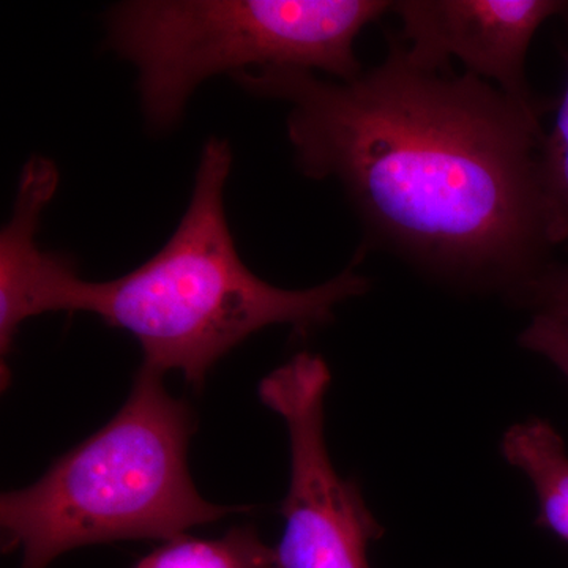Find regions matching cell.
Instances as JSON below:
<instances>
[{
	"label": "cell",
	"instance_id": "8992f818",
	"mask_svg": "<svg viewBox=\"0 0 568 568\" xmlns=\"http://www.w3.org/2000/svg\"><path fill=\"white\" fill-rule=\"evenodd\" d=\"M566 0H396L402 21L395 39L417 62L452 69L496 85L519 103L544 104L529 88L526 61L534 37Z\"/></svg>",
	"mask_w": 568,
	"mask_h": 568
},
{
	"label": "cell",
	"instance_id": "7c38bea8",
	"mask_svg": "<svg viewBox=\"0 0 568 568\" xmlns=\"http://www.w3.org/2000/svg\"><path fill=\"white\" fill-rule=\"evenodd\" d=\"M519 343L530 353L551 362L568 381V332L555 321L534 315L528 327L519 335Z\"/></svg>",
	"mask_w": 568,
	"mask_h": 568
},
{
	"label": "cell",
	"instance_id": "8fae6325",
	"mask_svg": "<svg viewBox=\"0 0 568 568\" xmlns=\"http://www.w3.org/2000/svg\"><path fill=\"white\" fill-rule=\"evenodd\" d=\"M534 315L555 321L568 332V265H548L519 295Z\"/></svg>",
	"mask_w": 568,
	"mask_h": 568
},
{
	"label": "cell",
	"instance_id": "5b68a950",
	"mask_svg": "<svg viewBox=\"0 0 568 568\" xmlns=\"http://www.w3.org/2000/svg\"><path fill=\"white\" fill-rule=\"evenodd\" d=\"M331 381L327 362L305 351L257 387L290 435L291 481L276 568H369L368 545L384 532L361 489L336 473L328 455L324 406Z\"/></svg>",
	"mask_w": 568,
	"mask_h": 568
},
{
	"label": "cell",
	"instance_id": "6da1fadb",
	"mask_svg": "<svg viewBox=\"0 0 568 568\" xmlns=\"http://www.w3.org/2000/svg\"><path fill=\"white\" fill-rule=\"evenodd\" d=\"M231 78L290 104L301 174L338 183L369 242L417 271L518 301L551 265L538 178L547 103L417 62L395 36L351 81L280 67Z\"/></svg>",
	"mask_w": 568,
	"mask_h": 568
},
{
	"label": "cell",
	"instance_id": "3957f363",
	"mask_svg": "<svg viewBox=\"0 0 568 568\" xmlns=\"http://www.w3.org/2000/svg\"><path fill=\"white\" fill-rule=\"evenodd\" d=\"M142 366L121 410L71 448L29 487L0 496L2 551H20L21 568L88 545L175 540L252 507L209 503L190 476L194 417Z\"/></svg>",
	"mask_w": 568,
	"mask_h": 568
},
{
	"label": "cell",
	"instance_id": "7a4b0ae2",
	"mask_svg": "<svg viewBox=\"0 0 568 568\" xmlns=\"http://www.w3.org/2000/svg\"><path fill=\"white\" fill-rule=\"evenodd\" d=\"M231 145L211 138L201 151L192 200L170 241L151 260L110 282L80 278L70 313H92L140 343L142 366L181 372L201 390L216 362L268 325H291L308 336L335 320V308L368 293L355 271L365 256L320 286L283 290L264 282L235 246L224 189L233 168Z\"/></svg>",
	"mask_w": 568,
	"mask_h": 568
},
{
	"label": "cell",
	"instance_id": "277c9868",
	"mask_svg": "<svg viewBox=\"0 0 568 568\" xmlns=\"http://www.w3.org/2000/svg\"><path fill=\"white\" fill-rule=\"evenodd\" d=\"M390 0H130L108 11V44L138 70L142 114L173 130L193 92L222 73L280 67L351 81L354 43Z\"/></svg>",
	"mask_w": 568,
	"mask_h": 568
},
{
	"label": "cell",
	"instance_id": "52a82bcc",
	"mask_svg": "<svg viewBox=\"0 0 568 568\" xmlns=\"http://www.w3.org/2000/svg\"><path fill=\"white\" fill-rule=\"evenodd\" d=\"M59 186V170L47 156L33 155L22 166L9 223L0 233V358L2 387L10 384L9 357L20 327L44 313H70L78 275L73 261L41 250L37 231L41 213Z\"/></svg>",
	"mask_w": 568,
	"mask_h": 568
},
{
	"label": "cell",
	"instance_id": "30bf717a",
	"mask_svg": "<svg viewBox=\"0 0 568 568\" xmlns=\"http://www.w3.org/2000/svg\"><path fill=\"white\" fill-rule=\"evenodd\" d=\"M564 20L568 39V10ZM566 61V89L556 104L555 123L549 132H545L538 156L541 200L552 246L568 242V51Z\"/></svg>",
	"mask_w": 568,
	"mask_h": 568
},
{
	"label": "cell",
	"instance_id": "9c48e42d",
	"mask_svg": "<svg viewBox=\"0 0 568 568\" xmlns=\"http://www.w3.org/2000/svg\"><path fill=\"white\" fill-rule=\"evenodd\" d=\"M133 568H276V559L275 549L265 545L256 528L248 525L212 540L175 538Z\"/></svg>",
	"mask_w": 568,
	"mask_h": 568
},
{
	"label": "cell",
	"instance_id": "ba28073f",
	"mask_svg": "<svg viewBox=\"0 0 568 568\" xmlns=\"http://www.w3.org/2000/svg\"><path fill=\"white\" fill-rule=\"evenodd\" d=\"M500 450L532 484L538 523L568 544V452L562 437L548 422L530 418L508 429Z\"/></svg>",
	"mask_w": 568,
	"mask_h": 568
}]
</instances>
